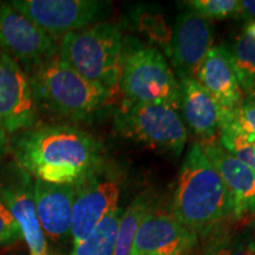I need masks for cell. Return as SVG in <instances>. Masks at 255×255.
Listing matches in <instances>:
<instances>
[{
	"label": "cell",
	"instance_id": "6da1fadb",
	"mask_svg": "<svg viewBox=\"0 0 255 255\" xmlns=\"http://www.w3.org/2000/svg\"><path fill=\"white\" fill-rule=\"evenodd\" d=\"M14 163L34 180L77 186L103 165V146L66 124L31 127L9 141Z\"/></svg>",
	"mask_w": 255,
	"mask_h": 255
},
{
	"label": "cell",
	"instance_id": "7a4b0ae2",
	"mask_svg": "<svg viewBox=\"0 0 255 255\" xmlns=\"http://www.w3.org/2000/svg\"><path fill=\"white\" fill-rule=\"evenodd\" d=\"M173 215L196 234L234 215L231 194L197 142L189 145L178 173Z\"/></svg>",
	"mask_w": 255,
	"mask_h": 255
},
{
	"label": "cell",
	"instance_id": "3957f363",
	"mask_svg": "<svg viewBox=\"0 0 255 255\" xmlns=\"http://www.w3.org/2000/svg\"><path fill=\"white\" fill-rule=\"evenodd\" d=\"M37 107L76 121L90 120L107 108L113 92L89 82L56 56L30 71Z\"/></svg>",
	"mask_w": 255,
	"mask_h": 255
},
{
	"label": "cell",
	"instance_id": "277c9868",
	"mask_svg": "<svg viewBox=\"0 0 255 255\" xmlns=\"http://www.w3.org/2000/svg\"><path fill=\"white\" fill-rule=\"evenodd\" d=\"M57 56L89 82L114 95L119 91L124 58L123 34L119 25L97 23L65 34Z\"/></svg>",
	"mask_w": 255,
	"mask_h": 255
},
{
	"label": "cell",
	"instance_id": "5b68a950",
	"mask_svg": "<svg viewBox=\"0 0 255 255\" xmlns=\"http://www.w3.org/2000/svg\"><path fill=\"white\" fill-rule=\"evenodd\" d=\"M119 91L131 103L167 105L181 109L180 82L157 49L124 44L123 68Z\"/></svg>",
	"mask_w": 255,
	"mask_h": 255
},
{
	"label": "cell",
	"instance_id": "8992f818",
	"mask_svg": "<svg viewBox=\"0 0 255 255\" xmlns=\"http://www.w3.org/2000/svg\"><path fill=\"white\" fill-rule=\"evenodd\" d=\"M114 129L123 138L174 156L182 154L188 139L178 111L167 105L122 101L115 114Z\"/></svg>",
	"mask_w": 255,
	"mask_h": 255
},
{
	"label": "cell",
	"instance_id": "52a82bcc",
	"mask_svg": "<svg viewBox=\"0 0 255 255\" xmlns=\"http://www.w3.org/2000/svg\"><path fill=\"white\" fill-rule=\"evenodd\" d=\"M9 4L56 40L100 23L111 8L110 1L100 0H12Z\"/></svg>",
	"mask_w": 255,
	"mask_h": 255
},
{
	"label": "cell",
	"instance_id": "ba28073f",
	"mask_svg": "<svg viewBox=\"0 0 255 255\" xmlns=\"http://www.w3.org/2000/svg\"><path fill=\"white\" fill-rule=\"evenodd\" d=\"M0 47L30 71L58 55L57 40L9 2H0Z\"/></svg>",
	"mask_w": 255,
	"mask_h": 255
},
{
	"label": "cell",
	"instance_id": "9c48e42d",
	"mask_svg": "<svg viewBox=\"0 0 255 255\" xmlns=\"http://www.w3.org/2000/svg\"><path fill=\"white\" fill-rule=\"evenodd\" d=\"M120 191L119 176L107 170L104 164L76 186L70 232L73 247L84 240L116 208Z\"/></svg>",
	"mask_w": 255,
	"mask_h": 255
},
{
	"label": "cell",
	"instance_id": "30bf717a",
	"mask_svg": "<svg viewBox=\"0 0 255 255\" xmlns=\"http://www.w3.org/2000/svg\"><path fill=\"white\" fill-rule=\"evenodd\" d=\"M0 197L20 229L31 255H47L46 238L41 229L34 200V178L15 163L0 173Z\"/></svg>",
	"mask_w": 255,
	"mask_h": 255
},
{
	"label": "cell",
	"instance_id": "8fae6325",
	"mask_svg": "<svg viewBox=\"0 0 255 255\" xmlns=\"http://www.w3.org/2000/svg\"><path fill=\"white\" fill-rule=\"evenodd\" d=\"M37 109L28 73L0 51V127L8 135L24 131L34 126Z\"/></svg>",
	"mask_w": 255,
	"mask_h": 255
},
{
	"label": "cell",
	"instance_id": "7c38bea8",
	"mask_svg": "<svg viewBox=\"0 0 255 255\" xmlns=\"http://www.w3.org/2000/svg\"><path fill=\"white\" fill-rule=\"evenodd\" d=\"M212 20L186 7L177 15L169 43V56L178 81L196 78L207 53L214 43Z\"/></svg>",
	"mask_w": 255,
	"mask_h": 255
},
{
	"label": "cell",
	"instance_id": "4fadbf2b",
	"mask_svg": "<svg viewBox=\"0 0 255 255\" xmlns=\"http://www.w3.org/2000/svg\"><path fill=\"white\" fill-rule=\"evenodd\" d=\"M196 238L173 214L151 209L137 228L130 255H186Z\"/></svg>",
	"mask_w": 255,
	"mask_h": 255
},
{
	"label": "cell",
	"instance_id": "5bb4252c",
	"mask_svg": "<svg viewBox=\"0 0 255 255\" xmlns=\"http://www.w3.org/2000/svg\"><path fill=\"white\" fill-rule=\"evenodd\" d=\"M201 148L212 162L231 194L234 203V218L255 214V171L231 154L219 139L200 142Z\"/></svg>",
	"mask_w": 255,
	"mask_h": 255
},
{
	"label": "cell",
	"instance_id": "9a60e30c",
	"mask_svg": "<svg viewBox=\"0 0 255 255\" xmlns=\"http://www.w3.org/2000/svg\"><path fill=\"white\" fill-rule=\"evenodd\" d=\"M76 186L34 180V200L38 219L45 238L63 240L71 232L72 207Z\"/></svg>",
	"mask_w": 255,
	"mask_h": 255
},
{
	"label": "cell",
	"instance_id": "2e32d148",
	"mask_svg": "<svg viewBox=\"0 0 255 255\" xmlns=\"http://www.w3.org/2000/svg\"><path fill=\"white\" fill-rule=\"evenodd\" d=\"M181 109L184 121L202 141L216 139L225 122L226 111L196 78L181 79Z\"/></svg>",
	"mask_w": 255,
	"mask_h": 255
},
{
	"label": "cell",
	"instance_id": "e0dca14e",
	"mask_svg": "<svg viewBox=\"0 0 255 255\" xmlns=\"http://www.w3.org/2000/svg\"><path fill=\"white\" fill-rule=\"evenodd\" d=\"M196 79L222 109L231 111L244 100L245 94L239 84L226 46H213L209 50L197 72Z\"/></svg>",
	"mask_w": 255,
	"mask_h": 255
},
{
	"label": "cell",
	"instance_id": "ac0fdd59",
	"mask_svg": "<svg viewBox=\"0 0 255 255\" xmlns=\"http://www.w3.org/2000/svg\"><path fill=\"white\" fill-rule=\"evenodd\" d=\"M124 209L117 206L77 246L71 255H114L117 232Z\"/></svg>",
	"mask_w": 255,
	"mask_h": 255
},
{
	"label": "cell",
	"instance_id": "d6986e66",
	"mask_svg": "<svg viewBox=\"0 0 255 255\" xmlns=\"http://www.w3.org/2000/svg\"><path fill=\"white\" fill-rule=\"evenodd\" d=\"M152 209L148 194H141L124 210L117 232L114 255H130L137 228L146 214Z\"/></svg>",
	"mask_w": 255,
	"mask_h": 255
},
{
	"label": "cell",
	"instance_id": "ffe728a7",
	"mask_svg": "<svg viewBox=\"0 0 255 255\" xmlns=\"http://www.w3.org/2000/svg\"><path fill=\"white\" fill-rule=\"evenodd\" d=\"M227 50L239 84L245 94L255 82V38L244 32L233 44L232 49Z\"/></svg>",
	"mask_w": 255,
	"mask_h": 255
},
{
	"label": "cell",
	"instance_id": "44dd1931",
	"mask_svg": "<svg viewBox=\"0 0 255 255\" xmlns=\"http://www.w3.org/2000/svg\"><path fill=\"white\" fill-rule=\"evenodd\" d=\"M222 128H228L255 144V100L245 95L235 109L226 111ZM221 128V129H222Z\"/></svg>",
	"mask_w": 255,
	"mask_h": 255
},
{
	"label": "cell",
	"instance_id": "7402d4cb",
	"mask_svg": "<svg viewBox=\"0 0 255 255\" xmlns=\"http://www.w3.org/2000/svg\"><path fill=\"white\" fill-rule=\"evenodd\" d=\"M183 4L197 14L212 20L238 18L240 0H190Z\"/></svg>",
	"mask_w": 255,
	"mask_h": 255
},
{
	"label": "cell",
	"instance_id": "603a6c76",
	"mask_svg": "<svg viewBox=\"0 0 255 255\" xmlns=\"http://www.w3.org/2000/svg\"><path fill=\"white\" fill-rule=\"evenodd\" d=\"M219 136V142L226 150H228L255 171V155L253 152V144L250 141L228 128H222Z\"/></svg>",
	"mask_w": 255,
	"mask_h": 255
},
{
	"label": "cell",
	"instance_id": "cb8c5ba5",
	"mask_svg": "<svg viewBox=\"0 0 255 255\" xmlns=\"http://www.w3.org/2000/svg\"><path fill=\"white\" fill-rule=\"evenodd\" d=\"M206 255H255L250 237H223L208 247Z\"/></svg>",
	"mask_w": 255,
	"mask_h": 255
},
{
	"label": "cell",
	"instance_id": "d4e9b609",
	"mask_svg": "<svg viewBox=\"0 0 255 255\" xmlns=\"http://www.w3.org/2000/svg\"><path fill=\"white\" fill-rule=\"evenodd\" d=\"M19 238H21L20 229L0 197V246L12 244Z\"/></svg>",
	"mask_w": 255,
	"mask_h": 255
},
{
	"label": "cell",
	"instance_id": "484cf974",
	"mask_svg": "<svg viewBox=\"0 0 255 255\" xmlns=\"http://www.w3.org/2000/svg\"><path fill=\"white\" fill-rule=\"evenodd\" d=\"M237 19H242L248 23L255 21V0H240Z\"/></svg>",
	"mask_w": 255,
	"mask_h": 255
},
{
	"label": "cell",
	"instance_id": "4316f807",
	"mask_svg": "<svg viewBox=\"0 0 255 255\" xmlns=\"http://www.w3.org/2000/svg\"><path fill=\"white\" fill-rule=\"evenodd\" d=\"M9 150V137L8 133L0 127V158H2Z\"/></svg>",
	"mask_w": 255,
	"mask_h": 255
},
{
	"label": "cell",
	"instance_id": "83f0119b",
	"mask_svg": "<svg viewBox=\"0 0 255 255\" xmlns=\"http://www.w3.org/2000/svg\"><path fill=\"white\" fill-rule=\"evenodd\" d=\"M248 237H250L251 246L255 251V220H254L253 225H252V228H251L250 233H248Z\"/></svg>",
	"mask_w": 255,
	"mask_h": 255
},
{
	"label": "cell",
	"instance_id": "f1b7e54d",
	"mask_svg": "<svg viewBox=\"0 0 255 255\" xmlns=\"http://www.w3.org/2000/svg\"><path fill=\"white\" fill-rule=\"evenodd\" d=\"M245 33H247L248 36L255 38V21L248 23L246 28H245Z\"/></svg>",
	"mask_w": 255,
	"mask_h": 255
},
{
	"label": "cell",
	"instance_id": "f546056e",
	"mask_svg": "<svg viewBox=\"0 0 255 255\" xmlns=\"http://www.w3.org/2000/svg\"><path fill=\"white\" fill-rule=\"evenodd\" d=\"M245 95H246V96H250V97L254 98V100H255V82L253 83V84L251 85L250 88L247 89V91L245 92Z\"/></svg>",
	"mask_w": 255,
	"mask_h": 255
},
{
	"label": "cell",
	"instance_id": "4dcf8cb0",
	"mask_svg": "<svg viewBox=\"0 0 255 255\" xmlns=\"http://www.w3.org/2000/svg\"><path fill=\"white\" fill-rule=\"evenodd\" d=\"M253 152H254V155H255V144H253Z\"/></svg>",
	"mask_w": 255,
	"mask_h": 255
}]
</instances>
